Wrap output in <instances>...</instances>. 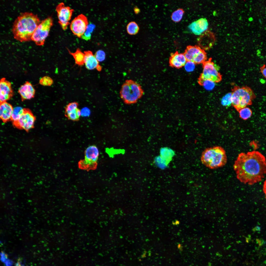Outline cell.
<instances>
[{
  "instance_id": "cell-1",
  "label": "cell",
  "mask_w": 266,
  "mask_h": 266,
  "mask_svg": "<svg viewBox=\"0 0 266 266\" xmlns=\"http://www.w3.org/2000/svg\"><path fill=\"white\" fill-rule=\"evenodd\" d=\"M237 179L251 185L261 181L266 174V159L258 151L239 154L233 165Z\"/></svg>"
},
{
  "instance_id": "cell-2",
  "label": "cell",
  "mask_w": 266,
  "mask_h": 266,
  "mask_svg": "<svg viewBox=\"0 0 266 266\" xmlns=\"http://www.w3.org/2000/svg\"><path fill=\"white\" fill-rule=\"evenodd\" d=\"M40 22L36 15L28 12L21 13L12 26V31L14 38L21 42L31 40L34 32Z\"/></svg>"
},
{
  "instance_id": "cell-3",
  "label": "cell",
  "mask_w": 266,
  "mask_h": 266,
  "mask_svg": "<svg viewBox=\"0 0 266 266\" xmlns=\"http://www.w3.org/2000/svg\"><path fill=\"white\" fill-rule=\"evenodd\" d=\"M201 161L207 167L214 169L224 166L227 162V157L223 148L215 146L205 149L202 153Z\"/></svg>"
},
{
  "instance_id": "cell-4",
  "label": "cell",
  "mask_w": 266,
  "mask_h": 266,
  "mask_svg": "<svg viewBox=\"0 0 266 266\" xmlns=\"http://www.w3.org/2000/svg\"><path fill=\"white\" fill-rule=\"evenodd\" d=\"M232 105L238 111L241 109L251 104L256 97L253 90L246 86H235L232 89Z\"/></svg>"
},
{
  "instance_id": "cell-5",
  "label": "cell",
  "mask_w": 266,
  "mask_h": 266,
  "mask_svg": "<svg viewBox=\"0 0 266 266\" xmlns=\"http://www.w3.org/2000/svg\"><path fill=\"white\" fill-rule=\"evenodd\" d=\"M140 85L131 80H127L122 85L120 92V96L124 102L127 104L136 103L144 94Z\"/></svg>"
},
{
  "instance_id": "cell-6",
  "label": "cell",
  "mask_w": 266,
  "mask_h": 266,
  "mask_svg": "<svg viewBox=\"0 0 266 266\" xmlns=\"http://www.w3.org/2000/svg\"><path fill=\"white\" fill-rule=\"evenodd\" d=\"M202 64L203 71L199 79L209 80L215 83L221 81L222 75L219 72V67L212 61L211 58Z\"/></svg>"
},
{
  "instance_id": "cell-7",
  "label": "cell",
  "mask_w": 266,
  "mask_h": 266,
  "mask_svg": "<svg viewBox=\"0 0 266 266\" xmlns=\"http://www.w3.org/2000/svg\"><path fill=\"white\" fill-rule=\"evenodd\" d=\"M53 24V19L51 17H48L42 20L34 32L31 40L37 45H43Z\"/></svg>"
},
{
  "instance_id": "cell-8",
  "label": "cell",
  "mask_w": 266,
  "mask_h": 266,
  "mask_svg": "<svg viewBox=\"0 0 266 266\" xmlns=\"http://www.w3.org/2000/svg\"><path fill=\"white\" fill-rule=\"evenodd\" d=\"M99 155V150L95 145L90 146L86 149L85 152V158L79 163L80 168L86 170L95 169Z\"/></svg>"
},
{
  "instance_id": "cell-9",
  "label": "cell",
  "mask_w": 266,
  "mask_h": 266,
  "mask_svg": "<svg viewBox=\"0 0 266 266\" xmlns=\"http://www.w3.org/2000/svg\"><path fill=\"white\" fill-rule=\"evenodd\" d=\"M56 10L58 19V22L62 29L65 30L69 24L74 10L69 6H66L64 3L61 2L56 6Z\"/></svg>"
},
{
  "instance_id": "cell-10",
  "label": "cell",
  "mask_w": 266,
  "mask_h": 266,
  "mask_svg": "<svg viewBox=\"0 0 266 266\" xmlns=\"http://www.w3.org/2000/svg\"><path fill=\"white\" fill-rule=\"evenodd\" d=\"M88 22L87 17L83 14H81L72 21L70 28L72 32L78 37L81 38L86 31Z\"/></svg>"
},
{
  "instance_id": "cell-11",
  "label": "cell",
  "mask_w": 266,
  "mask_h": 266,
  "mask_svg": "<svg viewBox=\"0 0 266 266\" xmlns=\"http://www.w3.org/2000/svg\"><path fill=\"white\" fill-rule=\"evenodd\" d=\"M35 120V117L31 111L25 109L19 119L13 124L18 128L27 131L33 128Z\"/></svg>"
},
{
  "instance_id": "cell-12",
  "label": "cell",
  "mask_w": 266,
  "mask_h": 266,
  "mask_svg": "<svg viewBox=\"0 0 266 266\" xmlns=\"http://www.w3.org/2000/svg\"><path fill=\"white\" fill-rule=\"evenodd\" d=\"M14 93L11 83L4 78L1 79L0 82V102L6 101L10 100Z\"/></svg>"
},
{
  "instance_id": "cell-13",
  "label": "cell",
  "mask_w": 266,
  "mask_h": 266,
  "mask_svg": "<svg viewBox=\"0 0 266 266\" xmlns=\"http://www.w3.org/2000/svg\"><path fill=\"white\" fill-rule=\"evenodd\" d=\"M84 53L85 55L84 63L86 68L90 70L96 69L99 71H101L102 67L92 52L87 50L84 51Z\"/></svg>"
},
{
  "instance_id": "cell-14",
  "label": "cell",
  "mask_w": 266,
  "mask_h": 266,
  "mask_svg": "<svg viewBox=\"0 0 266 266\" xmlns=\"http://www.w3.org/2000/svg\"><path fill=\"white\" fill-rule=\"evenodd\" d=\"M18 92L22 100H30L33 98L35 93V90L32 84L27 81L19 88Z\"/></svg>"
},
{
  "instance_id": "cell-15",
  "label": "cell",
  "mask_w": 266,
  "mask_h": 266,
  "mask_svg": "<svg viewBox=\"0 0 266 266\" xmlns=\"http://www.w3.org/2000/svg\"><path fill=\"white\" fill-rule=\"evenodd\" d=\"M208 26L207 19L202 18L192 22L189 25L188 27L193 33L199 35L207 29Z\"/></svg>"
},
{
  "instance_id": "cell-16",
  "label": "cell",
  "mask_w": 266,
  "mask_h": 266,
  "mask_svg": "<svg viewBox=\"0 0 266 266\" xmlns=\"http://www.w3.org/2000/svg\"><path fill=\"white\" fill-rule=\"evenodd\" d=\"M187 61L184 54L176 51L171 54L169 63L172 67L179 68L184 66Z\"/></svg>"
},
{
  "instance_id": "cell-17",
  "label": "cell",
  "mask_w": 266,
  "mask_h": 266,
  "mask_svg": "<svg viewBox=\"0 0 266 266\" xmlns=\"http://www.w3.org/2000/svg\"><path fill=\"white\" fill-rule=\"evenodd\" d=\"M13 108L12 105L6 101L0 102V117L3 122L11 120Z\"/></svg>"
},
{
  "instance_id": "cell-18",
  "label": "cell",
  "mask_w": 266,
  "mask_h": 266,
  "mask_svg": "<svg viewBox=\"0 0 266 266\" xmlns=\"http://www.w3.org/2000/svg\"><path fill=\"white\" fill-rule=\"evenodd\" d=\"M202 50L198 46H189L187 47L183 54L187 61H193Z\"/></svg>"
},
{
  "instance_id": "cell-19",
  "label": "cell",
  "mask_w": 266,
  "mask_h": 266,
  "mask_svg": "<svg viewBox=\"0 0 266 266\" xmlns=\"http://www.w3.org/2000/svg\"><path fill=\"white\" fill-rule=\"evenodd\" d=\"M160 157L167 165L171 161L175 154L173 150L167 147L161 148L160 150Z\"/></svg>"
},
{
  "instance_id": "cell-20",
  "label": "cell",
  "mask_w": 266,
  "mask_h": 266,
  "mask_svg": "<svg viewBox=\"0 0 266 266\" xmlns=\"http://www.w3.org/2000/svg\"><path fill=\"white\" fill-rule=\"evenodd\" d=\"M69 53L73 57L76 64L79 66L83 65L84 63L85 55L79 48H77L74 52H72L67 49Z\"/></svg>"
},
{
  "instance_id": "cell-21",
  "label": "cell",
  "mask_w": 266,
  "mask_h": 266,
  "mask_svg": "<svg viewBox=\"0 0 266 266\" xmlns=\"http://www.w3.org/2000/svg\"><path fill=\"white\" fill-rule=\"evenodd\" d=\"M25 109L20 106H16L13 108L11 120L14 123L19 119L25 111Z\"/></svg>"
},
{
  "instance_id": "cell-22",
  "label": "cell",
  "mask_w": 266,
  "mask_h": 266,
  "mask_svg": "<svg viewBox=\"0 0 266 266\" xmlns=\"http://www.w3.org/2000/svg\"><path fill=\"white\" fill-rule=\"evenodd\" d=\"M139 27L137 23L134 21L130 22L126 27L128 33L131 35H135L139 30Z\"/></svg>"
},
{
  "instance_id": "cell-23",
  "label": "cell",
  "mask_w": 266,
  "mask_h": 266,
  "mask_svg": "<svg viewBox=\"0 0 266 266\" xmlns=\"http://www.w3.org/2000/svg\"><path fill=\"white\" fill-rule=\"evenodd\" d=\"M240 117L244 120H247L251 116L252 112L251 110L248 107H245L238 111Z\"/></svg>"
},
{
  "instance_id": "cell-24",
  "label": "cell",
  "mask_w": 266,
  "mask_h": 266,
  "mask_svg": "<svg viewBox=\"0 0 266 266\" xmlns=\"http://www.w3.org/2000/svg\"><path fill=\"white\" fill-rule=\"evenodd\" d=\"M207 59L206 53L202 50L194 59L193 62L195 64H202L206 61Z\"/></svg>"
},
{
  "instance_id": "cell-25",
  "label": "cell",
  "mask_w": 266,
  "mask_h": 266,
  "mask_svg": "<svg viewBox=\"0 0 266 266\" xmlns=\"http://www.w3.org/2000/svg\"><path fill=\"white\" fill-rule=\"evenodd\" d=\"M198 82L200 85L208 90H212L215 86V83L208 80L198 79Z\"/></svg>"
},
{
  "instance_id": "cell-26",
  "label": "cell",
  "mask_w": 266,
  "mask_h": 266,
  "mask_svg": "<svg viewBox=\"0 0 266 266\" xmlns=\"http://www.w3.org/2000/svg\"><path fill=\"white\" fill-rule=\"evenodd\" d=\"M184 13V11L182 9H179L176 10L172 14V20L175 22H179L182 19Z\"/></svg>"
},
{
  "instance_id": "cell-27",
  "label": "cell",
  "mask_w": 266,
  "mask_h": 266,
  "mask_svg": "<svg viewBox=\"0 0 266 266\" xmlns=\"http://www.w3.org/2000/svg\"><path fill=\"white\" fill-rule=\"evenodd\" d=\"M81 115V111L77 108L70 113L66 117L69 120L73 121H77L79 120Z\"/></svg>"
},
{
  "instance_id": "cell-28",
  "label": "cell",
  "mask_w": 266,
  "mask_h": 266,
  "mask_svg": "<svg viewBox=\"0 0 266 266\" xmlns=\"http://www.w3.org/2000/svg\"><path fill=\"white\" fill-rule=\"evenodd\" d=\"M78 103L74 102L70 103L65 107V115L66 116L70 113L78 108Z\"/></svg>"
},
{
  "instance_id": "cell-29",
  "label": "cell",
  "mask_w": 266,
  "mask_h": 266,
  "mask_svg": "<svg viewBox=\"0 0 266 266\" xmlns=\"http://www.w3.org/2000/svg\"><path fill=\"white\" fill-rule=\"evenodd\" d=\"M221 103L223 106L229 107L232 105V95L231 93L227 94L221 100Z\"/></svg>"
},
{
  "instance_id": "cell-30",
  "label": "cell",
  "mask_w": 266,
  "mask_h": 266,
  "mask_svg": "<svg viewBox=\"0 0 266 266\" xmlns=\"http://www.w3.org/2000/svg\"><path fill=\"white\" fill-rule=\"evenodd\" d=\"M39 83L41 85L44 86H50L53 83V80L50 77L47 76H44L41 78L39 80Z\"/></svg>"
},
{
  "instance_id": "cell-31",
  "label": "cell",
  "mask_w": 266,
  "mask_h": 266,
  "mask_svg": "<svg viewBox=\"0 0 266 266\" xmlns=\"http://www.w3.org/2000/svg\"><path fill=\"white\" fill-rule=\"evenodd\" d=\"M94 56L97 60L99 62L102 61L104 60L106 55L104 51L99 50L95 52Z\"/></svg>"
},
{
  "instance_id": "cell-32",
  "label": "cell",
  "mask_w": 266,
  "mask_h": 266,
  "mask_svg": "<svg viewBox=\"0 0 266 266\" xmlns=\"http://www.w3.org/2000/svg\"><path fill=\"white\" fill-rule=\"evenodd\" d=\"M195 64L193 61H187L184 66L186 71L188 72L194 70L195 67Z\"/></svg>"
},
{
  "instance_id": "cell-33",
  "label": "cell",
  "mask_w": 266,
  "mask_h": 266,
  "mask_svg": "<svg viewBox=\"0 0 266 266\" xmlns=\"http://www.w3.org/2000/svg\"><path fill=\"white\" fill-rule=\"evenodd\" d=\"M91 33L86 30L84 33L82 35L81 38L86 41L90 40L91 38Z\"/></svg>"
},
{
  "instance_id": "cell-34",
  "label": "cell",
  "mask_w": 266,
  "mask_h": 266,
  "mask_svg": "<svg viewBox=\"0 0 266 266\" xmlns=\"http://www.w3.org/2000/svg\"><path fill=\"white\" fill-rule=\"evenodd\" d=\"M90 113V110L87 107L84 108L81 110V115L83 116H89Z\"/></svg>"
},
{
  "instance_id": "cell-35",
  "label": "cell",
  "mask_w": 266,
  "mask_h": 266,
  "mask_svg": "<svg viewBox=\"0 0 266 266\" xmlns=\"http://www.w3.org/2000/svg\"><path fill=\"white\" fill-rule=\"evenodd\" d=\"M260 71L263 76L266 79V67L265 64H264L260 68Z\"/></svg>"
},
{
  "instance_id": "cell-36",
  "label": "cell",
  "mask_w": 266,
  "mask_h": 266,
  "mask_svg": "<svg viewBox=\"0 0 266 266\" xmlns=\"http://www.w3.org/2000/svg\"><path fill=\"white\" fill-rule=\"evenodd\" d=\"M95 28V25L91 23H90L88 24L87 26L86 30L89 31L92 33Z\"/></svg>"
},
{
  "instance_id": "cell-37",
  "label": "cell",
  "mask_w": 266,
  "mask_h": 266,
  "mask_svg": "<svg viewBox=\"0 0 266 266\" xmlns=\"http://www.w3.org/2000/svg\"><path fill=\"white\" fill-rule=\"evenodd\" d=\"M6 266H12V261L9 260L7 259L4 262Z\"/></svg>"
},
{
  "instance_id": "cell-38",
  "label": "cell",
  "mask_w": 266,
  "mask_h": 266,
  "mask_svg": "<svg viewBox=\"0 0 266 266\" xmlns=\"http://www.w3.org/2000/svg\"><path fill=\"white\" fill-rule=\"evenodd\" d=\"M263 190L265 194V198L266 199V180L264 182L263 187Z\"/></svg>"
},
{
  "instance_id": "cell-39",
  "label": "cell",
  "mask_w": 266,
  "mask_h": 266,
  "mask_svg": "<svg viewBox=\"0 0 266 266\" xmlns=\"http://www.w3.org/2000/svg\"><path fill=\"white\" fill-rule=\"evenodd\" d=\"M134 11L136 13H138L139 12V10L138 8H137L134 9Z\"/></svg>"
}]
</instances>
